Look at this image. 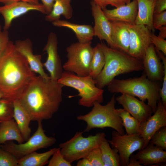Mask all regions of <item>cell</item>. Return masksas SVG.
Returning <instances> with one entry per match:
<instances>
[{
	"mask_svg": "<svg viewBox=\"0 0 166 166\" xmlns=\"http://www.w3.org/2000/svg\"><path fill=\"white\" fill-rule=\"evenodd\" d=\"M157 30H159L158 37L165 39L166 38V26H163L158 28Z\"/></svg>",
	"mask_w": 166,
	"mask_h": 166,
	"instance_id": "bcb514c9",
	"label": "cell"
},
{
	"mask_svg": "<svg viewBox=\"0 0 166 166\" xmlns=\"http://www.w3.org/2000/svg\"><path fill=\"white\" fill-rule=\"evenodd\" d=\"M155 0H137L138 10L134 24L143 25L154 32L152 20Z\"/></svg>",
	"mask_w": 166,
	"mask_h": 166,
	"instance_id": "cb8c5ba5",
	"label": "cell"
},
{
	"mask_svg": "<svg viewBox=\"0 0 166 166\" xmlns=\"http://www.w3.org/2000/svg\"><path fill=\"white\" fill-rule=\"evenodd\" d=\"M85 157L89 160L92 166H103L99 147L92 150Z\"/></svg>",
	"mask_w": 166,
	"mask_h": 166,
	"instance_id": "d590c367",
	"label": "cell"
},
{
	"mask_svg": "<svg viewBox=\"0 0 166 166\" xmlns=\"http://www.w3.org/2000/svg\"><path fill=\"white\" fill-rule=\"evenodd\" d=\"M36 76L14 43L10 41L0 55V92L3 98L13 101L19 99Z\"/></svg>",
	"mask_w": 166,
	"mask_h": 166,
	"instance_id": "7a4b0ae2",
	"label": "cell"
},
{
	"mask_svg": "<svg viewBox=\"0 0 166 166\" xmlns=\"http://www.w3.org/2000/svg\"><path fill=\"white\" fill-rule=\"evenodd\" d=\"M71 0H56L50 12L46 15L45 20L53 22L59 19L62 15L69 19L73 16V10L70 5Z\"/></svg>",
	"mask_w": 166,
	"mask_h": 166,
	"instance_id": "4316f807",
	"label": "cell"
},
{
	"mask_svg": "<svg viewBox=\"0 0 166 166\" xmlns=\"http://www.w3.org/2000/svg\"><path fill=\"white\" fill-rule=\"evenodd\" d=\"M14 44L17 50L26 60L32 71L44 78H50L44 70L41 55L33 53L32 43L29 39L18 40Z\"/></svg>",
	"mask_w": 166,
	"mask_h": 166,
	"instance_id": "ac0fdd59",
	"label": "cell"
},
{
	"mask_svg": "<svg viewBox=\"0 0 166 166\" xmlns=\"http://www.w3.org/2000/svg\"><path fill=\"white\" fill-rule=\"evenodd\" d=\"M11 140H15L18 144L25 141L13 118L0 122V144Z\"/></svg>",
	"mask_w": 166,
	"mask_h": 166,
	"instance_id": "d4e9b609",
	"label": "cell"
},
{
	"mask_svg": "<svg viewBox=\"0 0 166 166\" xmlns=\"http://www.w3.org/2000/svg\"><path fill=\"white\" fill-rule=\"evenodd\" d=\"M115 100L123 109L140 122L148 118L153 112L144 102L130 95L122 93L115 97Z\"/></svg>",
	"mask_w": 166,
	"mask_h": 166,
	"instance_id": "2e32d148",
	"label": "cell"
},
{
	"mask_svg": "<svg viewBox=\"0 0 166 166\" xmlns=\"http://www.w3.org/2000/svg\"><path fill=\"white\" fill-rule=\"evenodd\" d=\"M18 1L25 2L33 4L39 3L38 0H0V3L5 4Z\"/></svg>",
	"mask_w": 166,
	"mask_h": 166,
	"instance_id": "7bdbcfd3",
	"label": "cell"
},
{
	"mask_svg": "<svg viewBox=\"0 0 166 166\" xmlns=\"http://www.w3.org/2000/svg\"><path fill=\"white\" fill-rule=\"evenodd\" d=\"M150 39L155 48L166 55V40L152 33L151 34Z\"/></svg>",
	"mask_w": 166,
	"mask_h": 166,
	"instance_id": "8d00e7d4",
	"label": "cell"
},
{
	"mask_svg": "<svg viewBox=\"0 0 166 166\" xmlns=\"http://www.w3.org/2000/svg\"><path fill=\"white\" fill-rule=\"evenodd\" d=\"M57 148H54L41 153L36 151L18 159V166H43L47 164L49 159Z\"/></svg>",
	"mask_w": 166,
	"mask_h": 166,
	"instance_id": "484cf974",
	"label": "cell"
},
{
	"mask_svg": "<svg viewBox=\"0 0 166 166\" xmlns=\"http://www.w3.org/2000/svg\"><path fill=\"white\" fill-rule=\"evenodd\" d=\"M111 22L115 49L128 54L129 44L128 23L120 21Z\"/></svg>",
	"mask_w": 166,
	"mask_h": 166,
	"instance_id": "603a6c76",
	"label": "cell"
},
{
	"mask_svg": "<svg viewBox=\"0 0 166 166\" xmlns=\"http://www.w3.org/2000/svg\"><path fill=\"white\" fill-rule=\"evenodd\" d=\"M103 10L106 8L107 5L117 7L125 4L121 0H92Z\"/></svg>",
	"mask_w": 166,
	"mask_h": 166,
	"instance_id": "f35d334b",
	"label": "cell"
},
{
	"mask_svg": "<svg viewBox=\"0 0 166 166\" xmlns=\"http://www.w3.org/2000/svg\"><path fill=\"white\" fill-rule=\"evenodd\" d=\"M142 61L144 73L150 80L162 82L164 77V66L157 54L154 45L148 47Z\"/></svg>",
	"mask_w": 166,
	"mask_h": 166,
	"instance_id": "e0dca14e",
	"label": "cell"
},
{
	"mask_svg": "<svg viewBox=\"0 0 166 166\" xmlns=\"http://www.w3.org/2000/svg\"></svg>",
	"mask_w": 166,
	"mask_h": 166,
	"instance_id": "681fc988",
	"label": "cell"
},
{
	"mask_svg": "<svg viewBox=\"0 0 166 166\" xmlns=\"http://www.w3.org/2000/svg\"><path fill=\"white\" fill-rule=\"evenodd\" d=\"M57 81L63 86L70 87L77 91L78 94L74 96L80 97L78 103L80 106L90 107L95 102L100 103L104 102V90L97 86L95 80L89 75L79 76L65 71Z\"/></svg>",
	"mask_w": 166,
	"mask_h": 166,
	"instance_id": "8992f818",
	"label": "cell"
},
{
	"mask_svg": "<svg viewBox=\"0 0 166 166\" xmlns=\"http://www.w3.org/2000/svg\"><path fill=\"white\" fill-rule=\"evenodd\" d=\"M18 159L0 146V166H18Z\"/></svg>",
	"mask_w": 166,
	"mask_h": 166,
	"instance_id": "d6a6232c",
	"label": "cell"
},
{
	"mask_svg": "<svg viewBox=\"0 0 166 166\" xmlns=\"http://www.w3.org/2000/svg\"><path fill=\"white\" fill-rule=\"evenodd\" d=\"M138 10L137 0H133L128 3L121 6L112 10L106 8L103 11L110 21H120L134 24Z\"/></svg>",
	"mask_w": 166,
	"mask_h": 166,
	"instance_id": "d6986e66",
	"label": "cell"
},
{
	"mask_svg": "<svg viewBox=\"0 0 166 166\" xmlns=\"http://www.w3.org/2000/svg\"><path fill=\"white\" fill-rule=\"evenodd\" d=\"M165 126H166V107L160 100L153 115L140 123V134L144 141L143 148L148 144L151 137L156 132Z\"/></svg>",
	"mask_w": 166,
	"mask_h": 166,
	"instance_id": "4fadbf2b",
	"label": "cell"
},
{
	"mask_svg": "<svg viewBox=\"0 0 166 166\" xmlns=\"http://www.w3.org/2000/svg\"><path fill=\"white\" fill-rule=\"evenodd\" d=\"M108 90L113 94L126 93L146 101L153 113L160 100L161 84L149 79L144 73L140 77L125 79L114 78L107 85Z\"/></svg>",
	"mask_w": 166,
	"mask_h": 166,
	"instance_id": "277c9868",
	"label": "cell"
},
{
	"mask_svg": "<svg viewBox=\"0 0 166 166\" xmlns=\"http://www.w3.org/2000/svg\"><path fill=\"white\" fill-rule=\"evenodd\" d=\"M3 95L1 92H0V99L3 98Z\"/></svg>",
	"mask_w": 166,
	"mask_h": 166,
	"instance_id": "c3c4849f",
	"label": "cell"
},
{
	"mask_svg": "<svg viewBox=\"0 0 166 166\" xmlns=\"http://www.w3.org/2000/svg\"><path fill=\"white\" fill-rule=\"evenodd\" d=\"M105 63L104 54L101 49L97 45L93 47L89 75L95 79L102 70Z\"/></svg>",
	"mask_w": 166,
	"mask_h": 166,
	"instance_id": "f1b7e54d",
	"label": "cell"
},
{
	"mask_svg": "<svg viewBox=\"0 0 166 166\" xmlns=\"http://www.w3.org/2000/svg\"><path fill=\"white\" fill-rule=\"evenodd\" d=\"M63 87L57 81L39 75L31 80L19 100L32 121H42L52 117L62 101Z\"/></svg>",
	"mask_w": 166,
	"mask_h": 166,
	"instance_id": "6da1fadb",
	"label": "cell"
},
{
	"mask_svg": "<svg viewBox=\"0 0 166 166\" xmlns=\"http://www.w3.org/2000/svg\"><path fill=\"white\" fill-rule=\"evenodd\" d=\"M83 132H77L70 140L59 144L60 151L64 158L72 163L85 157L93 149L99 147L105 138L104 132H99L87 137Z\"/></svg>",
	"mask_w": 166,
	"mask_h": 166,
	"instance_id": "52a82bcc",
	"label": "cell"
},
{
	"mask_svg": "<svg viewBox=\"0 0 166 166\" xmlns=\"http://www.w3.org/2000/svg\"><path fill=\"white\" fill-rule=\"evenodd\" d=\"M91 4L94 22L93 27L94 36L97 37L101 40H105L109 47L115 49L111 21L107 18L98 5L93 1Z\"/></svg>",
	"mask_w": 166,
	"mask_h": 166,
	"instance_id": "9a60e30c",
	"label": "cell"
},
{
	"mask_svg": "<svg viewBox=\"0 0 166 166\" xmlns=\"http://www.w3.org/2000/svg\"><path fill=\"white\" fill-rule=\"evenodd\" d=\"M166 150V126L161 128L151 137L149 143Z\"/></svg>",
	"mask_w": 166,
	"mask_h": 166,
	"instance_id": "1f68e13d",
	"label": "cell"
},
{
	"mask_svg": "<svg viewBox=\"0 0 166 166\" xmlns=\"http://www.w3.org/2000/svg\"><path fill=\"white\" fill-rule=\"evenodd\" d=\"M13 102L2 98L0 99V122L13 118Z\"/></svg>",
	"mask_w": 166,
	"mask_h": 166,
	"instance_id": "4dcf8cb0",
	"label": "cell"
},
{
	"mask_svg": "<svg viewBox=\"0 0 166 166\" xmlns=\"http://www.w3.org/2000/svg\"><path fill=\"white\" fill-rule=\"evenodd\" d=\"M48 163V166H71L72 163L67 161L61 153L60 148H57Z\"/></svg>",
	"mask_w": 166,
	"mask_h": 166,
	"instance_id": "836d02e7",
	"label": "cell"
},
{
	"mask_svg": "<svg viewBox=\"0 0 166 166\" xmlns=\"http://www.w3.org/2000/svg\"><path fill=\"white\" fill-rule=\"evenodd\" d=\"M105 57V63L101 72L95 79L96 85L103 89L115 78L121 74L144 70L142 61L120 50L101 43H98Z\"/></svg>",
	"mask_w": 166,
	"mask_h": 166,
	"instance_id": "3957f363",
	"label": "cell"
},
{
	"mask_svg": "<svg viewBox=\"0 0 166 166\" xmlns=\"http://www.w3.org/2000/svg\"><path fill=\"white\" fill-rule=\"evenodd\" d=\"M153 26L155 29L166 26V10L159 13L154 14L152 20Z\"/></svg>",
	"mask_w": 166,
	"mask_h": 166,
	"instance_id": "74e56055",
	"label": "cell"
},
{
	"mask_svg": "<svg viewBox=\"0 0 166 166\" xmlns=\"http://www.w3.org/2000/svg\"><path fill=\"white\" fill-rule=\"evenodd\" d=\"M31 11H37L43 14H47L44 6L40 3L33 4L18 1L0 6V14L4 21L3 29L8 30L14 19Z\"/></svg>",
	"mask_w": 166,
	"mask_h": 166,
	"instance_id": "7c38bea8",
	"label": "cell"
},
{
	"mask_svg": "<svg viewBox=\"0 0 166 166\" xmlns=\"http://www.w3.org/2000/svg\"><path fill=\"white\" fill-rule=\"evenodd\" d=\"M143 166L132 154L130 156L127 166Z\"/></svg>",
	"mask_w": 166,
	"mask_h": 166,
	"instance_id": "ee69618b",
	"label": "cell"
},
{
	"mask_svg": "<svg viewBox=\"0 0 166 166\" xmlns=\"http://www.w3.org/2000/svg\"><path fill=\"white\" fill-rule=\"evenodd\" d=\"M13 118L16 122L21 134L26 141L30 136L31 130L30 127L32 121L30 117L19 99L13 101Z\"/></svg>",
	"mask_w": 166,
	"mask_h": 166,
	"instance_id": "44dd1931",
	"label": "cell"
},
{
	"mask_svg": "<svg viewBox=\"0 0 166 166\" xmlns=\"http://www.w3.org/2000/svg\"><path fill=\"white\" fill-rule=\"evenodd\" d=\"M115 94L106 105H102L97 102L94 103L92 110L88 113L80 115L77 120L85 122L87 125L83 132H88L96 128H112L121 134H124L122 121L117 109Z\"/></svg>",
	"mask_w": 166,
	"mask_h": 166,
	"instance_id": "5b68a950",
	"label": "cell"
},
{
	"mask_svg": "<svg viewBox=\"0 0 166 166\" xmlns=\"http://www.w3.org/2000/svg\"><path fill=\"white\" fill-rule=\"evenodd\" d=\"M53 26L66 28L71 30L75 34L78 42L86 43L91 42L94 36L92 26L89 25L75 24L60 19L52 22Z\"/></svg>",
	"mask_w": 166,
	"mask_h": 166,
	"instance_id": "7402d4cb",
	"label": "cell"
},
{
	"mask_svg": "<svg viewBox=\"0 0 166 166\" xmlns=\"http://www.w3.org/2000/svg\"><path fill=\"white\" fill-rule=\"evenodd\" d=\"M158 55L162 61L164 70L162 85L160 90L159 95L161 102L166 107V55L161 52L158 53Z\"/></svg>",
	"mask_w": 166,
	"mask_h": 166,
	"instance_id": "e575fe53",
	"label": "cell"
},
{
	"mask_svg": "<svg viewBox=\"0 0 166 166\" xmlns=\"http://www.w3.org/2000/svg\"><path fill=\"white\" fill-rule=\"evenodd\" d=\"M129 50L131 56L142 61L146 50L151 44V31L143 25L128 23Z\"/></svg>",
	"mask_w": 166,
	"mask_h": 166,
	"instance_id": "8fae6325",
	"label": "cell"
},
{
	"mask_svg": "<svg viewBox=\"0 0 166 166\" xmlns=\"http://www.w3.org/2000/svg\"><path fill=\"white\" fill-rule=\"evenodd\" d=\"M58 41L55 34L50 33L43 51L46 52L47 57L43 65L48 71L51 80L57 81L63 72V66L58 52Z\"/></svg>",
	"mask_w": 166,
	"mask_h": 166,
	"instance_id": "5bb4252c",
	"label": "cell"
},
{
	"mask_svg": "<svg viewBox=\"0 0 166 166\" xmlns=\"http://www.w3.org/2000/svg\"><path fill=\"white\" fill-rule=\"evenodd\" d=\"M37 130L25 143L16 144L11 141L0 145L2 148L18 159L42 148H46L56 141L54 137H48L45 134L42 121H38Z\"/></svg>",
	"mask_w": 166,
	"mask_h": 166,
	"instance_id": "9c48e42d",
	"label": "cell"
},
{
	"mask_svg": "<svg viewBox=\"0 0 166 166\" xmlns=\"http://www.w3.org/2000/svg\"><path fill=\"white\" fill-rule=\"evenodd\" d=\"M134 155L142 165L158 166L166 164V150L149 144Z\"/></svg>",
	"mask_w": 166,
	"mask_h": 166,
	"instance_id": "ffe728a7",
	"label": "cell"
},
{
	"mask_svg": "<svg viewBox=\"0 0 166 166\" xmlns=\"http://www.w3.org/2000/svg\"><path fill=\"white\" fill-rule=\"evenodd\" d=\"M101 151L103 166H120L121 163L117 150L112 148L106 138L99 146Z\"/></svg>",
	"mask_w": 166,
	"mask_h": 166,
	"instance_id": "83f0119b",
	"label": "cell"
},
{
	"mask_svg": "<svg viewBox=\"0 0 166 166\" xmlns=\"http://www.w3.org/2000/svg\"><path fill=\"white\" fill-rule=\"evenodd\" d=\"M91 43L78 42L67 47V59L62 66L65 71L75 73L79 76L89 75L93 49Z\"/></svg>",
	"mask_w": 166,
	"mask_h": 166,
	"instance_id": "ba28073f",
	"label": "cell"
},
{
	"mask_svg": "<svg viewBox=\"0 0 166 166\" xmlns=\"http://www.w3.org/2000/svg\"><path fill=\"white\" fill-rule=\"evenodd\" d=\"M166 10V0H155L154 14L160 13Z\"/></svg>",
	"mask_w": 166,
	"mask_h": 166,
	"instance_id": "60d3db41",
	"label": "cell"
},
{
	"mask_svg": "<svg viewBox=\"0 0 166 166\" xmlns=\"http://www.w3.org/2000/svg\"><path fill=\"white\" fill-rule=\"evenodd\" d=\"M77 166H92L89 160L85 157L79 160L76 164Z\"/></svg>",
	"mask_w": 166,
	"mask_h": 166,
	"instance_id": "f6af8a7d",
	"label": "cell"
},
{
	"mask_svg": "<svg viewBox=\"0 0 166 166\" xmlns=\"http://www.w3.org/2000/svg\"><path fill=\"white\" fill-rule=\"evenodd\" d=\"M125 4L131 2V0H121Z\"/></svg>",
	"mask_w": 166,
	"mask_h": 166,
	"instance_id": "7dc6e473",
	"label": "cell"
},
{
	"mask_svg": "<svg viewBox=\"0 0 166 166\" xmlns=\"http://www.w3.org/2000/svg\"><path fill=\"white\" fill-rule=\"evenodd\" d=\"M56 0H41L46 13V15L51 11Z\"/></svg>",
	"mask_w": 166,
	"mask_h": 166,
	"instance_id": "b9f144b4",
	"label": "cell"
},
{
	"mask_svg": "<svg viewBox=\"0 0 166 166\" xmlns=\"http://www.w3.org/2000/svg\"><path fill=\"white\" fill-rule=\"evenodd\" d=\"M117 110L121 119L123 126L125 129L126 134H140V122L123 108L117 109Z\"/></svg>",
	"mask_w": 166,
	"mask_h": 166,
	"instance_id": "f546056e",
	"label": "cell"
},
{
	"mask_svg": "<svg viewBox=\"0 0 166 166\" xmlns=\"http://www.w3.org/2000/svg\"><path fill=\"white\" fill-rule=\"evenodd\" d=\"M10 41L8 30H2L0 24V55L6 49Z\"/></svg>",
	"mask_w": 166,
	"mask_h": 166,
	"instance_id": "ab89813d",
	"label": "cell"
},
{
	"mask_svg": "<svg viewBox=\"0 0 166 166\" xmlns=\"http://www.w3.org/2000/svg\"><path fill=\"white\" fill-rule=\"evenodd\" d=\"M112 148L116 149L121 160V166H127L130 156L135 151L143 148L144 141L139 133L121 134L116 131L108 140Z\"/></svg>",
	"mask_w": 166,
	"mask_h": 166,
	"instance_id": "30bf717a",
	"label": "cell"
}]
</instances>
